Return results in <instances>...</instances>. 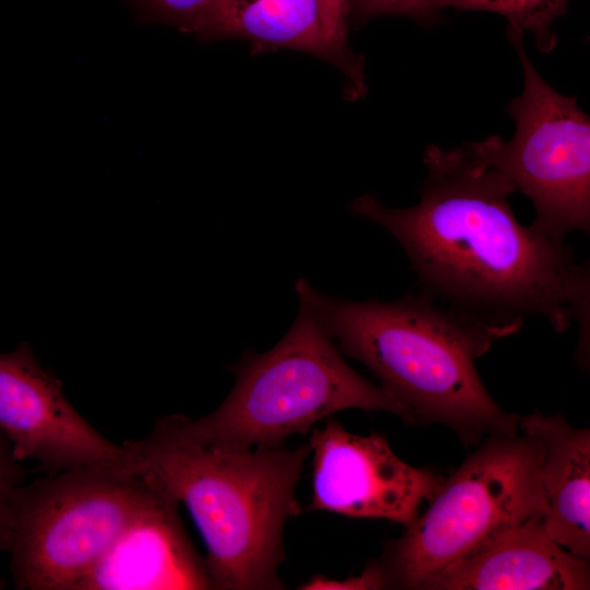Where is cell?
<instances>
[{
    "label": "cell",
    "instance_id": "1",
    "mask_svg": "<svg viewBox=\"0 0 590 590\" xmlns=\"http://www.w3.org/2000/svg\"><path fill=\"white\" fill-rule=\"evenodd\" d=\"M420 200L388 208L371 194L351 213L385 228L402 247L417 291L495 341L519 332L526 318L544 317L554 331L579 327L578 352L589 339L590 270L566 241L515 216L512 184L476 142L429 144Z\"/></svg>",
    "mask_w": 590,
    "mask_h": 590
},
{
    "label": "cell",
    "instance_id": "2",
    "mask_svg": "<svg viewBox=\"0 0 590 590\" xmlns=\"http://www.w3.org/2000/svg\"><path fill=\"white\" fill-rule=\"evenodd\" d=\"M137 467L188 508L206 546L212 589H285L283 527L302 508L295 496L310 446L236 447L196 440L177 416L122 444Z\"/></svg>",
    "mask_w": 590,
    "mask_h": 590
},
{
    "label": "cell",
    "instance_id": "3",
    "mask_svg": "<svg viewBox=\"0 0 590 590\" xmlns=\"http://www.w3.org/2000/svg\"><path fill=\"white\" fill-rule=\"evenodd\" d=\"M299 305L345 355L362 363L417 423H438L460 440L519 432V416L492 398L476 368L495 340L421 292L391 300H350L295 282Z\"/></svg>",
    "mask_w": 590,
    "mask_h": 590
},
{
    "label": "cell",
    "instance_id": "4",
    "mask_svg": "<svg viewBox=\"0 0 590 590\" xmlns=\"http://www.w3.org/2000/svg\"><path fill=\"white\" fill-rule=\"evenodd\" d=\"M232 371L234 387L213 412L198 420L176 414L191 438L236 447L278 445L347 409L388 412L416 423L404 404L345 362L303 305L272 349L246 352Z\"/></svg>",
    "mask_w": 590,
    "mask_h": 590
},
{
    "label": "cell",
    "instance_id": "5",
    "mask_svg": "<svg viewBox=\"0 0 590 590\" xmlns=\"http://www.w3.org/2000/svg\"><path fill=\"white\" fill-rule=\"evenodd\" d=\"M542 437L529 429L487 437L447 477L424 512L371 563L384 589L420 590L449 565L543 517Z\"/></svg>",
    "mask_w": 590,
    "mask_h": 590
},
{
    "label": "cell",
    "instance_id": "6",
    "mask_svg": "<svg viewBox=\"0 0 590 590\" xmlns=\"http://www.w3.org/2000/svg\"><path fill=\"white\" fill-rule=\"evenodd\" d=\"M157 488L137 465H90L23 483L0 529L19 590H76Z\"/></svg>",
    "mask_w": 590,
    "mask_h": 590
},
{
    "label": "cell",
    "instance_id": "7",
    "mask_svg": "<svg viewBox=\"0 0 590 590\" xmlns=\"http://www.w3.org/2000/svg\"><path fill=\"white\" fill-rule=\"evenodd\" d=\"M520 28L507 26L508 42L523 74V90L507 105L516 123L510 140L487 135L476 145L484 157L532 202V226L566 241L590 232V118L576 96L553 88L530 60Z\"/></svg>",
    "mask_w": 590,
    "mask_h": 590
},
{
    "label": "cell",
    "instance_id": "8",
    "mask_svg": "<svg viewBox=\"0 0 590 590\" xmlns=\"http://www.w3.org/2000/svg\"><path fill=\"white\" fill-rule=\"evenodd\" d=\"M309 446L312 496L308 510L387 519L408 527L444 480L401 460L382 436L352 434L332 417L311 430Z\"/></svg>",
    "mask_w": 590,
    "mask_h": 590
},
{
    "label": "cell",
    "instance_id": "9",
    "mask_svg": "<svg viewBox=\"0 0 590 590\" xmlns=\"http://www.w3.org/2000/svg\"><path fill=\"white\" fill-rule=\"evenodd\" d=\"M0 430L21 462L49 474L90 465H134L130 451L91 426L27 344L0 353Z\"/></svg>",
    "mask_w": 590,
    "mask_h": 590
},
{
    "label": "cell",
    "instance_id": "10",
    "mask_svg": "<svg viewBox=\"0 0 590 590\" xmlns=\"http://www.w3.org/2000/svg\"><path fill=\"white\" fill-rule=\"evenodd\" d=\"M178 504L157 483L76 590L212 589L205 559L184 529Z\"/></svg>",
    "mask_w": 590,
    "mask_h": 590
},
{
    "label": "cell",
    "instance_id": "11",
    "mask_svg": "<svg viewBox=\"0 0 590 590\" xmlns=\"http://www.w3.org/2000/svg\"><path fill=\"white\" fill-rule=\"evenodd\" d=\"M590 565L545 531L543 517L517 527L488 548L458 560L420 590H588Z\"/></svg>",
    "mask_w": 590,
    "mask_h": 590
},
{
    "label": "cell",
    "instance_id": "12",
    "mask_svg": "<svg viewBox=\"0 0 590 590\" xmlns=\"http://www.w3.org/2000/svg\"><path fill=\"white\" fill-rule=\"evenodd\" d=\"M519 427L545 444L541 486L547 534L570 553L590 558V429L577 428L563 413L534 411L519 416Z\"/></svg>",
    "mask_w": 590,
    "mask_h": 590
},
{
    "label": "cell",
    "instance_id": "13",
    "mask_svg": "<svg viewBox=\"0 0 590 590\" xmlns=\"http://www.w3.org/2000/svg\"><path fill=\"white\" fill-rule=\"evenodd\" d=\"M228 37L250 42L258 50L292 48L337 66L344 75V95L366 93L363 58L332 40L318 0H231Z\"/></svg>",
    "mask_w": 590,
    "mask_h": 590
},
{
    "label": "cell",
    "instance_id": "14",
    "mask_svg": "<svg viewBox=\"0 0 590 590\" xmlns=\"http://www.w3.org/2000/svg\"><path fill=\"white\" fill-rule=\"evenodd\" d=\"M433 4L438 11L452 8L500 14L508 20V24L530 32L543 52H551L555 48L557 38L552 25L568 9V0H433Z\"/></svg>",
    "mask_w": 590,
    "mask_h": 590
},
{
    "label": "cell",
    "instance_id": "15",
    "mask_svg": "<svg viewBox=\"0 0 590 590\" xmlns=\"http://www.w3.org/2000/svg\"><path fill=\"white\" fill-rule=\"evenodd\" d=\"M156 19L204 38L228 37L231 0H142Z\"/></svg>",
    "mask_w": 590,
    "mask_h": 590
},
{
    "label": "cell",
    "instance_id": "16",
    "mask_svg": "<svg viewBox=\"0 0 590 590\" xmlns=\"http://www.w3.org/2000/svg\"><path fill=\"white\" fill-rule=\"evenodd\" d=\"M404 15L422 24L438 22L433 0H350V21L364 23L379 15Z\"/></svg>",
    "mask_w": 590,
    "mask_h": 590
},
{
    "label": "cell",
    "instance_id": "17",
    "mask_svg": "<svg viewBox=\"0 0 590 590\" xmlns=\"http://www.w3.org/2000/svg\"><path fill=\"white\" fill-rule=\"evenodd\" d=\"M21 463L10 440L0 430V529L8 519L16 491L25 483V470Z\"/></svg>",
    "mask_w": 590,
    "mask_h": 590
},
{
    "label": "cell",
    "instance_id": "18",
    "mask_svg": "<svg viewBox=\"0 0 590 590\" xmlns=\"http://www.w3.org/2000/svg\"><path fill=\"white\" fill-rule=\"evenodd\" d=\"M298 589L303 590H378L384 589L379 573L368 563L361 575L347 577L343 580L330 579L324 576H314L302 583Z\"/></svg>",
    "mask_w": 590,
    "mask_h": 590
},
{
    "label": "cell",
    "instance_id": "19",
    "mask_svg": "<svg viewBox=\"0 0 590 590\" xmlns=\"http://www.w3.org/2000/svg\"><path fill=\"white\" fill-rule=\"evenodd\" d=\"M328 32L338 47L351 52L347 42L350 0H318Z\"/></svg>",
    "mask_w": 590,
    "mask_h": 590
},
{
    "label": "cell",
    "instance_id": "20",
    "mask_svg": "<svg viewBox=\"0 0 590 590\" xmlns=\"http://www.w3.org/2000/svg\"><path fill=\"white\" fill-rule=\"evenodd\" d=\"M4 587V583L0 580V589Z\"/></svg>",
    "mask_w": 590,
    "mask_h": 590
}]
</instances>
